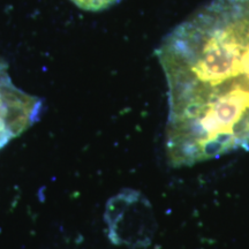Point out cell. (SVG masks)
Returning a JSON list of instances; mask_svg holds the SVG:
<instances>
[{
	"instance_id": "7a4b0ae2",
	"label": "cell",
	"mask_w": 249,
	"mask_h": 249,
	"mask_svg": "<svg viewBox=\"0 0 249 249\" xmlns=\"http://www.w3.org/2000/svg\"><path fill=\"white\" fill-rule=\"evenodd\" d=\"M40 110L42 101L14 85L0 58V149L33 126Z\"/></svg>"
},
{
	"instance_id": "6da1fadb",
	"label": "cell",
	"mask_w": 249,
	"mask_h": 249,
	"mask_svg": "<svg viewBox=\"0 0 249 249\" xmlns=\"http://www.w3.org/2000/svg\"><path fill=\"white\" fill-rule=\"evenodd\" d=\"M166 77L171 166L249 145V0H213L156 51Z\"/></svg>"
},
{
	"instance_id": "3957f363",
	"label": "cell",
	"mask_w": 249,
	"mask_h": 249,
	"mask_svg": "<svg viewBox=\"0 0 249 249\" xmlns=\"http://www.w3.org/2000/svg\"><path fill=\"white\" fill-rule=\"evenodd\" d=\"M71 1L83 11L99 12L116 5L119 0H71Z\"/></svg>"
}]
</instances>
